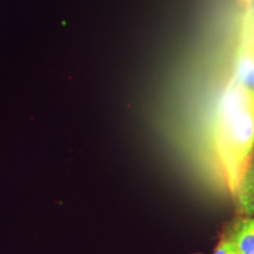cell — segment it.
Returning a JSON list of instances; mask_svg holds the SVG:
<instances>
[{
	"mask_svg": "<svg viewBox=\"0 0 254 254\" xmlns=\"http://www.w3.org/2000/svg\"><path fill=\"white\" fill-rule=\"evenodd\" d=\"M213 254H238L236 247H234L232 241L228 239V237H225L218 244L217 249L214 250Z\"/></svg>",
	"mask_w": 254,
	"mask_h": 254,
	"instance_id": "cell-4",
	"label": "cell"
},
{
	"mask_svg": "<svg viewBox=\"0 0 254 254\" xmlns=\"http://www.w3.org/2000/svg\"><path fill=\"white\" fill-rule=\"evenodd\" d=\"M252 158H253V159H254V153H253V157H252Z\"/></svg>",
	"mask_w": 254,
	"mask_h": 254,
	"instance_id": "cell-6",
	"label": "cell"
},
{
	"mask_svg": "<svg viewBox=\"0 0 254 254\" xmlns=\"http://www.w3.org/2000/svg\"><path fill=\"white\" fill-rule=\"evenodd\" d=\"M251 91H252V94L254 97V79H253V84H252V88H251Z\"/></svg>",
	"mask_w": 254,
	"mask_h": 254,
	"instance_id": "cell-5",
	"label": "cell"
},
{
	"mask_svg": "<svg viewBox=\"0 0 254 254\" xmlns=\"http://www.w3.org/2000/svg\"><path fill=\"white\" fill-rule=\"evenodd\" d=\"M238 207L246 217H254V159L241 177L236 190Z\"/></svg>",
	"mask_w": 254,
	"mask_h": 254,
	"instance_id": "cell-3",
	"label": "cell"
},
{
	"mask_svg": "<svg viewBox=\"0 0 254 254\" xmlns=\"http://www.w3.org/2000/svg\"><path fill=\"white\" fill-rule=\"evenodd\" d=\"M227 237L238 254H254V218L240 219Z\"/></svg>",
	"mask_w": 254,
	"mask_h": 254,
	"instance_id": "cell-2",
	"label": "cell"
},
{
	"mask_svg": "<svg viewBox=\"0 0 254 254\" xmlns=\"http://www.w3.org/2000/svg\"><path fill=\"white\" fill-rule=\"evenodd\" d=\"M215 145L228 186L236 192L254 153V97L236 78L219 105Z\"/></svg>",
	"mask_w": 254,
	"mask_h": 254,
	"instance_id": "cell-1",
	"label": "cell"
}]
</instances>
